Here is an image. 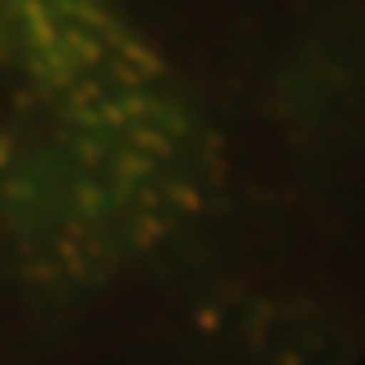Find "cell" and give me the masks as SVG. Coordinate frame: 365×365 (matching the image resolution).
Returning <instances> with one entry per match:
<instances>
[{"label":"cell","instance_id":"1","mask_svg":"<svg viewBox=\"0 0 365 365\" xmlns=\"http://www.w3.org/2000/svg\"><path fill=\"white\" fill-rule=\"evenodd\" d=\"M365 308V0H0V365H286Z\"/></svg>","mask_w":365,"mask_h":365}]
</instances>
